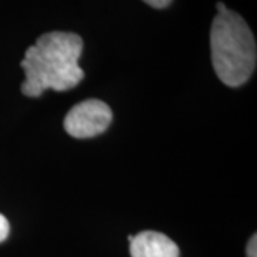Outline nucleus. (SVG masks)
Masks as SVG:
<instances>
[{
    "mask_svg": "<svg viewBox=\"0 0 257 257\" xmlns=\"http://www.w3.org/2000/svg\"><path fill=\"white\" fill-rule=\"evenodd\" d=\"M83 52L82 37L70 32H49L39 37L20 62L26 79L22 93L39 97L45 90L64 92L76 87L84 77L79 66Z\"/></svg>",
    "mask_w": 257,
    "mask_h": 257,
    "instance_id": "1",
    "label": "nucleus"
},
{
    "mask_svg": "<svg viewBox=\"0 0 257 257\" xmlns=\"http://www.w3.org/2000/svg\"><path fill=\"white\" fill-rule=\"evenodd\" d=\"M211 62L217 77L230 87L247 82L256 69L257 47L240 15L227 8L217 12L210 30Z\"/></svg>",
    "mask_w": 257,
    "mask_h": 257,
    "instance_id": "2",
    "label": "nucleus"
},
{
    "mask_svg": "<svg viewBox=\"0 0 257 257\" xmlns=\"http://www.w3.org/2000/svg\"><path fill=\"white\" fill-rule=\"evenodd\" d=\"M113 113L104 101L89 99L73 106L64 117V130L76 139L99 136L110 126Z\"/></svg>",
    "mask_w": 257,
    "mask_h": 257,
    "instance_id": "3",
    "label": "nucleus"
},
{
    "mask_svg": "<svg viewBox=\"0 0 257 257\" xmlns=\"http://www.w3.org/2000/svg\"><path fill=\"white\" fill-rule=\"evenodd\" d=\"M132 257H179L180 250L175 241L163 233L146 230L133 236L130 241Z\"/></svg>",
    "mask_w": 257,
    "mask_h": 257,
    "instance_id": "4",
    "label": "nucleus"
},
{
    "mask_svg": "<svg viewBox=\"0 0 257 257\" xmlns=\"http://www.w3.org/2000/svg\"><path fill=\"white\" fill-rule=\"evenodd\" d=\"M9 233H10L9 220H8V219L0 213V243L8 239Z\"/></svg>",
    "mask_w": 257,
    "mask_h": 257,
    "instance_id": "5",
    "label": "nucleus"
},
{
    "mask_svg": "<svg viewBox=\"0 0 257 257\" xmlns=\"http://www.w3.org/2000/svg\"><path fill=\"white\" fill-rule=\"evenodd\" d=\"M246 253H247V257H257V236L253 234L251 239L248 240L247 248H246Z\"/></svg>",
    "mask_w": 257,
    "mask_h": 257,
    "instance_id": "6",
    "label": "nucleus"
},
{
    "mask_svg": "<svg viewBox=\"0 0 257 257\" xmlns=\"http://www.w3.org/2000/svg\"><path fill=\"white\" fill-rule=\"evenodd\" d=\"M143 2L147 3L149 6L155 8V9H165L173 0H143Z\"/></svg>",
    "mask_w": 257,
    "mask_h": 257,
    "instance_id": "7",
    "label": "nucleus"
}]
</instances>
